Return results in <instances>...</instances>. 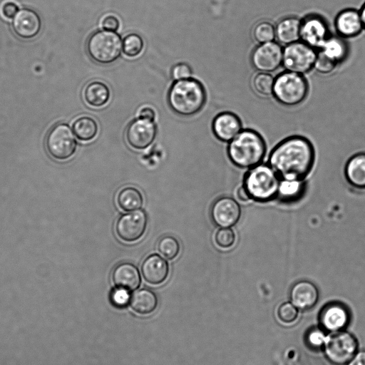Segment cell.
<instances>
[{
	"label": "cell",
	"mask_w": 365,
	"mask_h": 365,
	"mask_svg": "<svg viewBox=\"0 0 365 365\" xmlns=\"http://www.w3.org/2000/svg\"><path fill=\"white\" fill-rule=\"evenodd\" d=\"M267 144L262 135L251 128H243L227 146L230 160L239 168L250 169L262 163Z\"/></svg>",
	"instance_id": "obj_2"
},
{
	"label": "cell",
	"mask_w": 365,
	"mask_h": 365,
	"mask_svg": "<svg viewBox=\"0 0 365 365\" xmlns=\"http://www.w3.org/2000/svg\"><path fill=\"white\" fill-rule=\"evenodd\" d=\"M144 43L142 38L136 34L127 35L123 41V51L128 57H136L143 51Z\"/></svg>",
	"instance_id": "obj_34"
},
{
	"label": "cell",
	"mask_w": 365,
	"mask_h": 365,
	"mask_svg": "<svg viewBox=\"0 0 365 365\" xmlns=\"http://www.w3.org/2000/svg\"><path fill=\"white\" fill-rule=\"evenodd\" d=\"M156 134L157 127L153 120L138 118L128 125L125 138L130 146L143 150L153 143Z\"/></svg>",
	"instance_id": "obj_13"
},
{
	"label": "cell",
	"mask_w": 365,
	"mask_h": 365,
	"mask_svg": "<svg viewBox=\"0 0 365 365\" xmlns=\"http://www.w3.org/2000/svg\"><path fill=\"white\" fill-rule=\"evenodd\" d=\"M130 304L135 312L140 314H148L155 309L158 304L157 296L150 289H140L133 294Z\"/></svg>",
	"instance_id": "obj_26"
},
{
	"label": "cell",
	"mask_w": 365,
	"mask_h": 365,
	"mask_svg": "<svg viewBox=\"0 0 365 365\" xmlns=\"http://www.w3.org/2000/svg\"><path fill=\"white\" fill-rule=\"evenodd\" d=\"M344 177L348 184L359 191H365V152L351 155L346 161Z\"/></svg>",
	"instance_id": "obj_20"
},
{
	"label": "cell",
	"mask_w": 365,
	"mask_h": 365,
	"mask_svg": "<svg viewBox=\"0 0 365 365\" xmlns=\"http://www.w3.org/2000/svg\"><path fill=\"white\" fill-rule=\"evenodd\" d=\"M155 115L156 114L155 110L149 106L143 107L139 110V118L154 120L155 118Z\"/></svg>",
	"instance_id": "obj_43"
},
{
	"label": "cell",
	"mask_w": 365,
	"mask_h": 365,
	"mask_svg": "<svg viewBox=\"0 0 365 365\" xmlns=\"http://www.w3.org/2000/svg\"><path fill=\"white\" fill-rule=\"evenodd\" d=\"M317 51L339 66L348 58L350 49L345 38L330 34Z\"/></svg>",
	"instance_id": "obj_23"
},
{
	"label": "cell",
	"mask_w": 365,
	"mask_h": 365,
	"mask_svg": "<svg viewBox=\"0 0 365 365\" xmlns=\"http://www.w3.org/2000/svg\"><path fill=\"white\" fill-rule=\"evenodd\" d=\"M315 162V150L306 137L290 135L278 143L271 150L268 164L279 178L305 180Z\"/></svg>",
	"instance_id": "obj_1"
},
{
	"label": "cell",
	"mask_w": 365,
	"mask_h": 365,
	"mask_svg": "<svg viewBox=\"0 0 365 365\" xmlns=\"http://www.w3.org/2000/svg\"><path fill=\"white\" fill-rule=\"evenodd\" d=\"M326 19L309 14L301 19L300 41L318 50L331 34Z\"/></svg>",
	"instance_id": "obj_11"
},
{
	"label": "cell",
	"mask_w": 365,
	"mask_h": 365,
	"mask_svg": "<svg viewBox=\"0 0 365 365\" xmlns=\"http://www.w3.org/2000/svg\"><path fill=\"white\" fill-rule=\"evenodd\" d=\"M327 335L321 327H312L308 329L304 336L306 345L312 350L319 351L324 348Z\"/></svg>",
	"instance_id": "obj_33"
},
{
	"label": "cell",
	"mask_w": 365,
	"mask_h": 365,
	"mask_svg": "<svg viewBox=\"0 0 365 365\" xmlns=\"http://www.w3.org/2000/svg\"><path fill=\"white\" fill-rule=\"evenodd\" d=\"M283 46L276 41L259 43L252 50L250 61L258 72L272 73L282 63Z\"/></svg>",
	"instance_id": "obj_10"
},
{
	"label": "cell",
	"mask_w": 365,
	"mask_h": 365,
	"mask_svg": "<svg viewBox=\"0 0 365 365\" xmlns=\"http://www.w3.org/2000/svg\"><path fill=\"white\" fill-rule=\"evenodd\" d=\"M77 142L70 126L65 123L54 125L47 134L46 147L49 155L59 160L71 158L76 150Z\"/></svg>",
	"instance_id": "obj_9"
},
{
	"label": "cell",
	"mask_w": 365,
	"mask_h": 365,
	"mask_svg": "<svg viewBox=\"0 0 365 365\" xmlns=\"http://www.w3.org/2000/svg\"><path fill=\"white\" fill-rule=\"evenodd\" d=\"M298 315V309L291 302L282 303L277 310L278 319L284 324L294 323L297 319Z\"/></svg>",
	"instance_id": "obj_35"
},
{
	"label": "cell",
	"mask_w": 365,
	"mask_h": 365,
	"mask_svg": "<svg viewBox=\"0 0 365 365\" xmlns=\"http://www.w3.org/2000/svg\"><path fill=\"white\" fill-rule=\"evenodd\" d=\"M205 102V88L195 78L176 81L168 93L169 106L175 113L182 116H191L197 113Z\"/></svg>",
	"instance_id": "obj_3"
},
{
	"label": "cell",
	"mask_w": 365,
	"mask_h": 365,
	"mask_svg": "<svg viewBox=\"0 0 365 365\" xmlns=\"http://www.w3.org/2000/svg\"><path fill=\"white\" fill-rule=\"evenodd\" d=\"M235 240V234L230 227H220L215 235L216 245L222 249L232 247Z\"/></svg>",
	"instance_id": "obj_36"
},
{
	"label": "cell",
	"mask_w": 365,
	"mask_h": 365,
	"mask_svg": "<svg viewBox=\"0 0 365 365\" xmlns=\"http://www.w3.org/2000/svg\"><path fill=\"white\" fill-rule=\"evenodd\" d=\"M351 319L348 308L340 302H330L320 311L319 322L320 327L329 333L344 330Z\"/></svg>",
	"instance_id": "obj_15"
},
{
	"label": "cell",
	"mask_w": 365,
	"mask_h": 365,
	"mask_svg": "<svg viewBox=\"0 0 365 365\" xmlns=\"http://www.w3.org/2000/svg\"><path fill=\"white\" fill-rule=\"evenodd\" d=\"M210 216L215 225L220 227H232L241 217V207L234 198L224 196L217 198L212 204Z\"/></svg>",
	"instance_id": "obj_14"
},
{
	"label": "cell",
	"mask_w": 365,
	"mask_h": 365,
	"mask_svg": "<svg viewBox=\"0 0 365 365\" xmlns=\"http://www.w3.org/2000/svg\"><path fill=\"white\" fill-rule=\"evenodd\" d=\"M242 129V123L239 116L230 111L220 113L212 121L214 135L222 142L229 143Z\"/></svg>",
	"instance_id": "obj_19"
},
{
	"label": "cell",
	"mask_w": 365,
	"mask_h": 365,
	"mask_svg": "<svg viewBox=\"0 0 365 365\" xmlns=\"http://www.w3.org/2000/svg\"><path fill=\"white\" fill-rule=\"evenodd\" d=\"M171 74L175 80L179 81L190 78L192 75V71L187 64L180 63L173 67Z\"/></svg>",
	"instance_id": "obj_39"
},
{
	"label": "cell",
	"mask_w": 365,
	"mask_h": 365,
	"mask_svg": "<svg viewBox=\"0 0 365 365\" xmlns=\"http://www.w3.org/2000/svg\"><path fill=\"white\" fill-rule=\"evenodd\" d=\"M307 188L305 180L280 178L277 200L283 203H292L300 200Z\"/></svg>",
	"instance_id": "obj_25"
},
{
	"label": "cell",
	"mask_w": 365,
	"mask_h": 365,
	"mask_svg": "<svg viewBox=\"0 0 365 365\" xmlns=\"http://www.w3.org/2000/svg\"><path fill=\"white\" fill-rule=\"evenodd\" d=\"M148 217L145 211L137 210L122 215L115 223V232L124 242H133L145 233Z\"/></svg>",
	"instance_id": "obj_12"
},
{
	"label": "cell",
	"mask_w": 365,
	"mask_h": 365,
	"mask_svg": "<svg viewBox=\"0 0 365 365\" xmlns=\"http://www.w3.org/2000/svg\"><path fill=\"white\" fill-rule=\"evenodd\" d=\"M317 50L302 41L283 46L282 66L285 71L304 75L314 69Z\"/></svg>",
	"instance_id": "obj_8"
},
{
	"label": "cell",
	"mask_w": 365,
	"mask_h": 365,
	"mask_svg": "<svg viewBox=\"0 0 365 365\" xmlns=\"http://www.w3.org/2000/svg\"><path fill=\"white\" fill-rule=\"evenodd\" d=\"M319 297L317 287L311 281L302 279L295 282L289 290L290 302L300 310L313 308Z\"/></svg>",
	"instance_id": "obj_17"
},
{
	"label": "cell",
	"mask_w": 365,
	"mask_h": 365,
	"mask_svg": "<svg viewBox=\"0 0 365 365\" xmlns=\"http://www.w3.org/2000/svg\"><path fill=\"white\" fill-rule=\"evenodd\" d=\"M141 272L147 282L151 284H160L167 279L169 266L167 261L160 255L153 254L143 262Z\"/></svg>",
	"instance_id": "obj_21"
},
{
	"label": "cell",
	"mask_w": 365,
	"mask_h": 365,
	"mask_svg": "<svg viewBox=\"0 0 365 365\" xmlns=\"http://www.w3.org/2000/svg\"><path fill=\"white\" fill-rule=\"evenodd\" d=\"M347 365H365V349L358 351Z\"/></svg>",
	"instance_id": "obj_42"
},
{
	"label": "cell",
	"mask_w": 365,
	"mask_h": 365,
	"mask_svg": "<svg viewBox=\"0 0 365 365\" xmlns=\"http://www.w3.org/2000/svg\"><path fill=\"white\" fill-rule=\"evenodd\" d=\"M73 130L80 140L89 141L93 140L97 135L98 125L91 117L81 116L74 120Z\"/></svg>",
	"instance_id": "obj_29"
},
{
	"label": "cell",
	"mask_w": 365,
	"mask_h": 365,
	"mask_svg": "<svg viewBox=\"0 0 365 365\" xmlns=\"http://www.w3.org/2000/svg\"><path fill=\"white\" fill-rule=\"evenodd\" d=\"M309 88L304 75L284 71L274 77L272 96L279 104L294 107L304 101Z\"/></svg>",
	"instance_id": "obj_5"
},
{
	"label": "cell",
	"mask_w": 365,
	"mask_h": 365,
	"mask_svg": "<svg viewBox=\"0 0 365 365\" xmlns=\"http://www.w3.org/2000/svg\"><path fill=\"white\" fill-rule=\"evenodd\" d=\"M359 12H360V15H361V21H362L364 30H365V1L361 6V8L359 9Z\"/></svg>",
	"instance_id": "obj_45"
},
{
	"label": "cell",
	"mask_w": 365,
	"mask_h": 365,
	"mask_svg": "<svg viewBox=\"0 0 365 365\" xmlns=\"http://www.w3.org/2000/svg\"><path fill=\"white\" fill-rule=\"evenodd\" d=\"M101 26L104 30L116 31L119 27V21L113 15H107L103 19Z\"/></svg>",
	"instance_id": "obj_40"
},
{
	"label": "cell",
	"mask_w": 365,
	"mask_h": 365,
	"mask_svg": "<svg viewBox=\"0 0 365 365\" xmlns=\"http://www.w3.org/2000/svg\"><path fill=\"white\" fill-rule=\"evenodd\" d=\"M252 36L258 44L275 41L274 26L267 20L259 21L252 27Z\"/></svg>",
	"instance_id": "obj_31"
},
{
	"label": "cell",
	"mask_w": 365,
	"mask_h": 365,
	"mask_svg": "<svg viewBox=\"0 0 365 365\" xmlns=\"http://www.w3.org/2000/svg\"><path fill=\"white\" fill-rule=\"evenodd\" d=\"M279 177L268 163H260L247 170L242 186L250 200L265 203L277 199Z\"/></svg>",
	"instance_id": "obj_4"
},
{
	"label": "cell",
	"mask_w": 365,
	"mask_h": 365,
	"mask_svg": "<svg viewBox=\"0 0 365 365\" xmlns=\"http://www.w3.org/2000/svg\"><path fill=\"white\" fill-rule=\"evenodd\" d=\"M19 11L18 5L14 1H6L1 6V13L7 19H13Z\"/></svg>",
	"instance_id": "obj_41"
},
{
	"label": "cell",
	"mask_w": 365,
	"mask_h": 365,
	"mask_svg": "<svg viewBox=\"0 0 365 365\" xmlns=\"http://www.w3.org/2000/svg\"><path fill=\"white\" fill-rule=\"evenodd\" d=\"M112 279L116 287L129 291L136 289L141 282L138 269L130 262H122L115 266L112 273Z\"/></svg>",
	"instance_id": "obj_24"
},
{
	"label": "cell",
	"mask_w": 365,
	"mask_h": 365,
	"mask_svg": "<svg viewBox=\"0 0 365 365\" xmlns=\"http://www.w3.org/2000/svg\"><path fill=\"white\" fill-rule=\"evenodd\" d=\"M274 77L269 73L257 72L252 79V88L258 95L264 97L272 96Z\"/></svg>",
	"instance_id": "obj_30"
},
{
	"label": "cell",
	"mask_w": 365,
	"mask_h": 365,
	"mask_svg": "<svg viewBox=\"0 0 365 365\" xmlns=\"http://www.w3.org/2000/svg\"><path fill=\"white\" fill-rule=\"evenodd\" d=\"M334 365H347L358 351V341L350 332L341 330L330 333L322 349Z\"/></svg>",
	"instance_id": "obj_7"
},
{
	"label": "cell",
	"mask_w": 365,
	"mask_h": 365,
	"mask_svg": "<svg viewBox=\"0 0 365 365\" xmlns=\"http://www.w3.org/2000/svg\"><path fill=\"white\" fill-rule=\"evenodd\" d=\"M12 28L19 37L30 39L38 34L41 28V20L35 11L24 8L19 10L13 18Z\"/></svg>",
	"instance_id": "obj_18"
},
{
	"label": "cell",
	"mask_w": 365,
	"mask_h": 365,
	"mask_svg": "<svg viewBox=\"0 0 365 365\" xmlns=\"http://www.w3.org/2000/svg\"><path fill=\"white\" fill-rule=\"evenodd\" d=\"M237 197L241 202H247L250 200L247 192L242 185L237 189Z\"/></svg>",
	"instance_id": "obj_44"
},
{
	"label": "cell",
	"mask_w": 365,
	"mask_h": 365,
	"mask_svg": "<svg viewBox=\"0 0 365 365\" xmlns=\"http://www.w3.org/2000/svg\"><path fill=\"white\" fill-rule=\"evenodd\" d=\"M334 26L338 36L346 39L359 36L364 30L359 10L346 8L334 18Z\"/></svg>",
	"instance_id": "obj_16"
},
{
	"label": "cell",
	"mask_w": 365,
	"mask_h": 365,
	"mask_svg": "<svg viewBox=\"0 0 365 365\" xmlns=\"http://www.w3.org/2000/svg\"><path fill=\"white\" fill-rule=\"evenodd\" d=\"M301 19L295 16H287L279 19L276 25L275 40L284 46L300 41Z\"/></svg>",
	"instance_id": "obj_22"
},
{
	"label": "cell",
	"mask_w": 365,
	"mask_h": 365,
	"mask_svg": "<svg viewBox=\"0 0 365 365\" xmlns=\"http://www.w3.org/2000/svg\"><path fill=\"white\" fill-rule=\"evenodd\" d=\"M118 206L125 211H134L140 209L143 204L140 192L133 187L122 188L117 195Z\"/></svg>",
	"instance_id": "obj_28"
},
{
	"label": "cell",
	"mask_w": 365,
	"mask_h": 365,
	"mask_svg": "<svg viewBox=\"0 0 365 365\" xmlns=\"http://www.w3.org/2000/svg\"><path fill=\"white\" fill-rule=\"evenodd\" d=\"M123 50V41L115 31L100 30L93 33L87 40L86 51L90 58L101 64L114 62Z\"/></svg>",
	"instance_id": "obj_6"
},
{
	"label": "cell",
	"mask_w": 365,
	"mask_h": 365,
	"mask_svg": "<svg viewBox=\"0 0 365 365\" xmlns=\"http://www.w3.org/2000/svg\"><path fill=\"white\" fill-rule=\"evenodd\" d=\"M337 66L336 63L329 60L317 51V56L314 66V69H315L317 72L327 75L332 73Z\"/></svg>",
	"instance_id": "obj_38"
},
{
	"label": "cell",
	"mask_w": 365,
	"mask_h": 365,
	"mask_svg": "<svg viewBox=\"0 0 365 365\" xmlns=\"http://www.w3.org/2000/svg\"><path fill=\"white\" fill-rule=\"evenodd\" d=\"M129 290L116 287L110 294V299L113 305L118 308H123L127 306L130 300Z\"/></svg>",
	"instance_id": "obj_37"
},
{
	"label": "cell",
	"mask_w": 365,
	"mask_h": 365,
	"mask_svg": "<svg viewBox=\"0 0 365 365\" xmlns=\"http://www.w3.org/2000/svg\"><path fill=\"white\" fill-rule=\"evenodd\" d=\"M83 97L89 106L100 108L108 102L110 90L104 83L94 81L86 86L83 91Z\"/></svg>",
	"instance_id": "obj_27"
},
{
	"label": "cell",
	"mask_w": 365,
	"mask_h": 365,
	"mask_svg": "<svg viewBox=\"0 0 365 365\" xmlns=\"http://www.w3.org/2000/svg\"><path fill=\"white\" fill-rule=\"evenodd\" d=\"M157 248L158 252L166 259H173L179 254L180 245L178 240L172 235H166L160 239Z\"/></svg>",
	"instance_id": "obj_32"
}]
</instances>
